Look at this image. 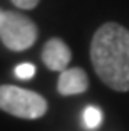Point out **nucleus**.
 Masks as SVG:
<instances>
[{"mask_svg": "<svg viewBox=\"0 0 129 131\" xmlns=\"http://www.w3.org/2000/svg\"><path fill=\"white\" fill-rule=\"evenodd\" d=\"M39 37V29L32 19L20 12H0V40L8 50L22 52L30 49Z\"/></svg>", "mask_w": 129, "mask_h": 131, "instance_id": "nucleus-3", "label": "nucleus"}, {"mask_svg": "<svg viewBox=\"0 0 129 131\" xmlns=\"http://www.w3.org/2000/svg\"><path fill=\"white\" fill-rule=\"evenodd\" d=\"M89 88V77L86 71L80 67H71L61 72L59 81H57V91L62 96H74V94H82Z\"/></svg>", "mask_w": 129, "mask_h": 131, "instance_id": "nucleus-5", "label": "nucleus"}, {"mask_svg": "<svg viewBox=\"0 0 129 131\" xmlns=\"http://www.w3.org/2000/svg\"><path fill=\"white\" fill-rule=\"evenodd\" d=\"M45 97L35 91L17 86H0V109L20 119H39L47 113Z\"/></svg>", "mask_w": 129, "mask_h": 131, "instance_id": "nucleus-2", "label": "nucleus"}, {"mask_svg": "<svg viewBox=\"0 0 129 131\" xmlns=\"http://www.w3.org/2000/svg\"><path fill=\"white\" fill-rule=\"evenodd\" d=\"M91 62L107 88L129 91V30L121 24L106 22L91 40Z\"/></svg>", "mask_w": 129, "mask_h": 131, "instance_id": "nucleus-1", "label": "nucleus"}, {"mask_svg": "<svg viewBox=\"0 0 129 131\" xmlns=\"http://www.w3.org/2000/svg\"><path fill=\"white\" fill-rule=\"evenodd\" d=\"M35 74V66L30 64V62H22L15 67V76L22 81H27V79H32Z\"/></svg>", "mask_w": 129, "mask_h": 131, "instance_id": "nucleus-7", "label": "nucleus"}, {"mask_svg": "<svg viewBox=\"0 0 129 131\" xmlns=\"http://www.w3.org/2000/svg\"><path fill=\"white\" fill-rule=\"evenodd\" d=\"M10 2L20 10H32V8H35L39 5L40 0H10Z\"/></svg>", "mask_w": 129, "mask_h": 131, "instance_id": "nucleus-8", "label": "nucleus"}, {"mask_svg": "<svg viewBox=\"0 0 129 131\" xmlns=\"http://www.w3.org/2000/svg\"><path fill=\"white\" fill-rule=\"evenodd\" d=\"M71 57H72V52H71L69 46L59 37L49 39L42 49V61L50 71L64 72L71 62Z\"/></svg>", "mask_w": 129, "mask_h": 131, "instance_id": "nucleus-4", "label": "nucleus"}, {"mask_svg": "<svg viewBox=\"0 0 129 131\" xmlns=\"http://www.w3.org/2000/svg\"><path fill=\"white\" fill-rule=\"evenodd\" d=\"M102 121V113L101 109L96 108V106H87L86 111H84V124L89 128V129H94L101 124Z\"/></svg>", "mask_w": 129, "mask_h": 131, "instance_id": "nucleus-6", "label": "nucleus"}]
</instances>
